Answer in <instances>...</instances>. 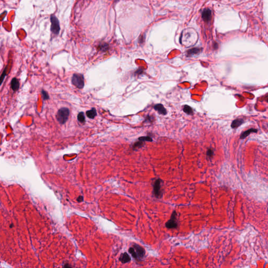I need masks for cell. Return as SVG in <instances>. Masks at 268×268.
Listing matches in <instances>:
<instances>
[{"label": "cell", "mask_w": 268, "mask_h": 268, "mask_svg": "<svg viewBox=\"0 0 268 268\" xmlns=\"http://www.w3.org/2000/svg\"><path fill=\"white\" fill-rule=\"evenodd\" d=\"M183 111L188 115L193 114V110L192 108L187 105H185L183 107Z\"/></svg>", "instance_id": "9a60e30c"}, {"label": "cell", "mask_w": 268, "mask_h": 268, "mask_svg": "<svg viewBox=\"0 0 268 268\" xmlns=\"http://www.w3.org/2000/svg\"><path fill=\"white\" fill-rule=\"evenodd\" d=\"M7 67H6V68H5V69H4V70L3 72V73H2V76H1V84L2 83V82H3V81L4 78L5 76H6V72H7L6 71H7Z\"/></svg>", "instance_id": "44dd1931"}, {"label": "cell", "mask_w": 268, "mask_h": 268, "mask_svg": "<svg viewBox=\"0 0 268 268\" xmlns=\"http://www.w3.org/2000/svg\"><path fill=\"white\" fill-rule=\"evenodd\" d=\"M211 11L209 9H205L202 13L203 19L205 22H208L211 19Z\"/></svg>", "instance_id": "52a82bcc"}, {"label": "cell", "mask_w": 268, "mask_h": 268, "mask_svg": "<svg viewBox=\"0 0 268 268\" xmlns=\"http://www.w3.org/2000/svg\"><path fill=\"white\" fill-rule=\"evenodd\" d=\"M129 252L132 257L138 260H140L142 259L145 254V249L142 246H139L137 244L133 245L132 247H130L129 249Z\"/></svg>", "instance_id": "6da1fadb"}, {"label": "cell", "mask_w": 268, "mask_h": 268, "mask_svg": "<svg viewBox=\"0 0 268 268\" xmlns=\"http://www.w3.org/2000/svg\"><path fill=\"white\" fill-rule=\"evenodd\" d=\"M13 224H12V225H11L10 226V227H11V228H12V227H13Z\"/></svg>", "instance_id": "603a6c76"}, {"label": "cell", "mask_w": 268, "mask_h": 268, "mask_svg": "<svg viewBox=\"0 0 268 268\" xmlns=\"http://www.w3.org/2000/svg\"><path fill=\"white\" fill-rule=\"evenodd\" d=\"M119 260H120V261L122 263H127V262H129L130 261L131 258H130V256H129L126 252H125V253H124L123 254H122L120 256Z\"/></svg>", "instance_id": "8fae6325"}, {"label": "cell", "mask_w": 268, "mask_h": 268, "mask_svg": "<svg viewBox=\"0 0 268 268\" xmlns=\"http://www.w3.org/2000/svg\"><path fill=\"white\" fill-rule=\"evenodd\" d=\"M139 141H142V142H152V139L151 137L149 136H144V137H141L139 138L138 139Z\"/></svg>", "instance_id": "ac0fdd59"}, {"label": "cell", "mask_w": 268, "mask_h": 268, "mask_svg": "<svg viewBox=\"0 0 268 268\" xmlns=\"http://www.w3.org/2000/svg\"><path fill=\"white\" fill-rule=\"evenodd\" d=\"M63 268H73L72 267H71V266L68 263H66L65 265H64L63 266Z\"/></svg>", "instance_id": "7402d4cb"}, {"label": "cell", "mask_w": 268, "mask_h": 268, "mask_svg": "<svg viewBox=\"0 0 268 268\" xmlns=\"http://www.w3.org/2000/svg\"><path fill=\"white\" fill-rule=\"evenodd\" d=\"M11 88L14 91H16L17 90H18L19 88V80L16 78H13L11 82Z\"/></svg>", "instance_id": "30bf717a"}, {"label": "cell", "mask_w": 268, "mask_h": 268, "mask_svg": "<svg viewBox=\"0 0 268 268\" xmlns=\"http://www.w3.org/2000/svg\"><path fill=\"white\" fill-rule=\"evenodd\" d=\"M78 120L80 123H84L85 122V116L83 112L79 113L78 115Z\"/></svg>", "instance_id": "2e32d148"}, {"label": "cell", "mask_w": 268, "mask_h": 268, "mask_svg": "<svg viewBox=\"0 0 268 268\" xmlns=\"http://www.w3.org/2000/svg\"><path fill=\"white\" fill-rule=\"evenodd\" d=\"M214 155V152L213 151V150L211 149H209L207 152V156H208L209 158H211L213 157V156Z\"/></svg>", "instance_id": "ffe728a7"}, {"label": "cell", "mask_w": 268, "mask_h": 268, "mask_svg": "<svg viewBox=\"0 0 268 268\" xmlns=\"http://www.w3.org/2000/svg\"><path fill=\"white\" fill-rule=\"evenodd\" d=\"M177 216L176 212L174 211L171 216L170 219L168 221L167 223L166 224V226L168 228L172 229V228H176L178 227V224L177 221Z\"/></svg>", "instance_id": "5b68a950"}, {"label": "cell", "mask_w": 268, "mask_h": 268, "mask_svg": "<svg viewBox=\"0 0 268 268\" xmlns=\"http://www.w3.org/2000/svg\"><path fill=\"white\" fill-rule=\"evenodd\" d=\"M243 123V119H236L234 120L231 123V127L233 128H237L239 126L241 125Z\"/></svg>", "instance_id": "4fadbf2b"}, {"label": "cell", "mask_w": 268, "mask_h": 268, "mask_svg": "<svg viewBox=\"0 0 268 268\" xmlns=\"http://www.w3.org/2000/svg\"><path fill=\"white\" fill-rule=\"evenodd\" d=\"M143 145H144V142H142V141H139V140H138V142H135V143L133 145L132 148L134 149L139 148L142 147V146H143Z\"/></svg>", "instance_id": "e0dca14e"}, {"label": "cell", "mask_w": 268, "mask_h": 268, "mask_svg": "<svg viewBox=\"0 0 268 268\" xmlns=\"http://www.w3.org/2000/svg\"><path fill=\"white\" fill-rule=\"evenodd\" d=\"M72 83L78 88H82L84 85V76L81 74H74L72 78Z\"/></svg>", "instance_id": "3957f363"}, {"label": "cell", "mask_w": 268, "mask_h": 268, "mask_svg": "<svg viewBox=\"0 0 268 268\" xmlns=\"http://www.w3.org/2000/svg\"><path fill=\"white\" fill-rule=\"evenodd\" d=\"M41 94H42V95H43V98L44 100H48L49 98V95L48 94L47 92L46 91H45L44 90H42L41 91Z\"/></svg>", "instance_id": "d6986e66"}, {"label": "cell", "mask_w": 268, "mask_h": 268, "mask_svg": "<svg viewBox=\"0 0 268 268\" xmlns=\"http://www.w3.org/2000/svg\"><path fill=\"white\" fill-rule=\"evenodd\" d=\"M258 130L255 128H251V129H248L246 130L245 132H243L241 135H240V139H245L247 136L250 135L251 133L252 132H257Z\"/></svg>", "instance_id": "7c38bea8"}, {"label": "cell", "mask_w": 268, "mask_h": 268, "mask_svg": "<svg viewBox=\"0 0 268 268\" xmlns=\"http://www.w3.org/2000/svg\"><path fill=\"white\" fill-rule=\"evenodd\" d=\"M154 109L157 110L160 114L165 115L167 114V110L163 105L161 104H156L154 106Z\"/></svg>", "instance_id": "9c48e42d"}, {"label": "cell", "mask_w": 268, "mask_h": 268, "mask_svg": "<svg viewBox=\"0 0 268 268\" xmlns=\"http://www.w3.org/2000/svg\"></svg>", "instance_id": "cb8c5ba5"}, {"label": "cell", "mask_w": 268, "mask_h": 268, "mask_svg": "<svg viewBox=\"0 0 268 268\" xmlns=\"http://www.w3.org/2000/svg\"><path fill=\"white\" fill-rule=\"evenodd\" d=\"M202 49L200 48H194L188 51L186 55L188 57H191L196 55H199L202 51Z\"/></svg>", "instance_id": "ba28073f"}, {"label": "cell", "mask_w": 268, "mask_h": 268, "mask_svg": "<svg viewBox=\"0 0 268 268\" xmlns=\"http://www.w3.org/2000/svg\"><path fill=\"white\" fill-rule=\"evenodd\" d=\"M161 180H156L154 184V194L156 198H159L161 196Z\"/></svg>", "instance_id": "8992f818"}, {"label": "cell", "mask_w": 268, "mask_h": 268, "mask_svg": "<svg viewBox=\"0 0 268 268\" xmlns=\"http://www.w3.org/2000/svg\"><path fill=\"white\" fill-rule=\"evenodd\" d=\"M86 116L88 117L89 118L93 119L97 115L96 110L94 108H93L91 110H88L86 113Z\"/></svg>", "instance_id": "5bb4252c"}, {"label": "cell", "mask_w": 268, "mask_h": 268, "mask_svg": "<svg viewBox=\"0 0 268 268\" xmlns=\"http://www.w3.org/2000/svg\"><path fill=\"white\" fill-rule=\"evenodd\" d=\"M51 31L55 34L58 35L59 34L60 32V24L59 20L55 16H51Z\"/></svg>", "instance_id": "277c9868"}, {"label": "cell", "mask_w": 268, "mask_h": 268, "mask_svg": "<svg viewBox=\"0 0 268 268\" xmlns=\"http://www.w3.org/2000/svg\"><path fill=\"white\" fill-rule=\"evenodd\" d=\"M70 110L67 107H63L60 108L58 111L57 117V120L61 124H63L66 122L69 116Z\"/></svg>", "instance_id": "7a4b0ae2"}]
</instances>
